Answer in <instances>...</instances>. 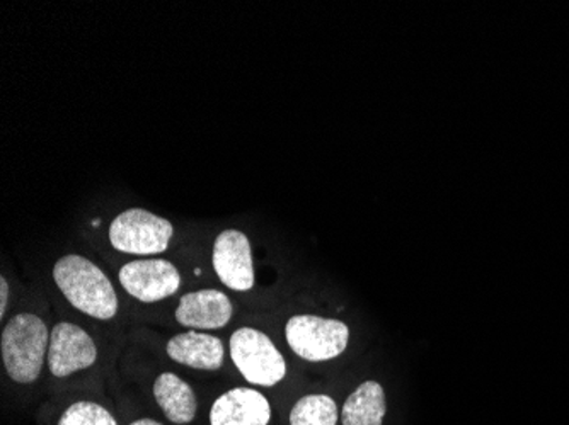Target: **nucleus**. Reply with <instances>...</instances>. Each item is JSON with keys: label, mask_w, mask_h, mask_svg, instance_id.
<instances>
[{"label": "nucleus", "mask_w": 569, "mask_h": 425, "mask_svg": "<svg viewBox=\"0 0 569 425\" xmlns=\"http://www.w3.org/2000/svg\"><path fill=\"white\" fill-rule=\"evenodd\" d=\"M53 280L70 305L98 321L118 312V296L110 277L82 255H63L53 267Z\"/></svg>", "instance_id": "f257e3e1"}, {"label": "nucleus", "mask_w": 569, "mask_h": 425, "mask_svg": "<svg viewBox=\"0 0 569 425\" xmlns=\"http://www.w3.org/2000/svg\"><path fill=\"white\" fill-rule=\"evenodd\" d=\"M50 347L47 324L34 313H19L6 324L0 351L9 378L30 385L40 378L44 356Z\"/></svg>", "instance_id": "f03ea898"}, {"label": "nucleus", "mask_w": 569, "mask_h": 425, "mask_svg": "<svg viewBox=\"0 0 569 425\" xmlns=\"http://www.w3.org/2000/svg\"><path fill=\"white\" fill-rule=\"evenodd\" d=\"M229 350L232 363L251 385L270 388L287 375L283 356L264 332L238 328L230 337Z\"/></svg>", "instance_id": "7ed1b4c3"}, {"label": "nucleus", "mask_w": 569, "mask_h": 425, "mask_svg": "<svg viewBox=\"0 0 569 425\" xmlns=\"http://www.w3.org/2000/svg\"><path fill=\"white\" fill-rule=\"evenodd\" d=\"M290 350L310 363H322L341 356L350 341L345 322L318 315H296L284 327Z\"/></svg>", "instance_id": "20e7f679"}, {"label": "nucleus", "mask_w": 569, "mask_h": 425, "mask_svg": "<svg viewBox=\"0 0 569 425\" xmlns=\"http://www.w3.org/2000/svg\"><path fill=\"white\" fill-rule=\"evenodd\" d=\"M172 235L174 226L169 220L143 208L124 210L110 226L111 245L123 254H162L168 251Z\"/></svg>", "instance_id": "39448f33"}, {"label": "nucleus", "mask_w": 569, "mask_h": 425, "mask_svg": "<svg viewBox=\"0 0 569 425\" xmlns=\"http://www.w3.org/2000/svg\"><path fill=\"white\" fill-rule=\"evenodd\" d=\"M118 280L128 295L143 303L169 298L181 286L179 271L164 259L128 262L121 267Z\"/></svg>", "instance_id": "423d86ee"}, {"label": "nucleus", "mask_w": 569, "mask_h": 425, "mask_svg": "<svg viewBox=\"0 0 569 425\" xmlns=\"http://www.w3.org/2000/svg\"><path fill=\"white\" fill-rule=\"evenodd\" d=\"M98 360L91 335L79 325L60 322L51 328L48 367L57 378H67L77 371L88 370Z\"/></svg>", "instance_id": "0eeeda50"}, {"label": "nucleus", "mask_w": 569, "mask_h": 425, "mask_svg": "<svg viewBox=\"0 0 569 425\" xmlns=\"http://www.w3.org/2000/svg\"><path fill=\"white\" fill-rule=\"evenodd\" d=\"M212 264L223 286L249 291L254 286L251 242L241 230H223L213 244Z\"/></svg>", "instance_id": "6e6552de"}, {"label": "nucleus", "mask_w": 569, "mask_h": 425, "mask_svg": "<svg viewBox=\"0 0 569 425\" xmlns=\"http://www.w3.org/2000/svg\"><path fill=\"white\" fill-rule=\"evenodd\" d=\"M174 318L183 327L217 331L232 318V302L219 290L191 291L179 300Z\"/></svg>", "instance_id": "1a4fd4ad"}, {"label": "nucleus", "mask_w": 569, "mask_h": 425, "mask_svg": "<svg viewBox=\"0 0 569 425\" xmlns=\"http://www.w3.org/2000/svg\"><path fill=\"white\" fill-rule=\"evenodd\" d=\"M270 421V402L252 388L229 389L213 402L210 411L212 425H268Z\"/></svg>", "instance_id": "9d476101"}, {"label": "nucleus", "mask_w": 569, "mask_h": 425, "mask_svg": "<svg viewBox=\"0 0 569 425\" xmlns=\"http://www.w3.org/2000/svg\"><path fill=\"white\" fill-rule=\"evenodd\" d=\"M166 351L174 363L201 371L220 370L226 356L219 337L194 331L174 335L166 345Z\"/></svg>", "instance_id": "9b49d317"}, {"label": "nucleus", "mask_w": 569, "mask_h": 425, "mask_svg": "<svg viewBox=\"0 0 569 425\" xmlns=\"http://www.w3.org/2000/svg\"><path fill=\"white\" fill-rule=\"evenodd\" d=\"M153 398L172 424L187 425L197 417V395L193 388L174 373H162L158 376L153 383Z\"/></svg>", "instance_id": "f8f14e48"}, {"label": "nucleus", "mask_w": 569, "mask_h": 425, "mask_svg": "<svg viewBox=\"0 0 569 425\" xmlns=\"http://www.w3.org/2000/svg\"><path fill=\"white\" fill-rule=\"evenodd\" d=\"M387 402L382 385L377 382L361 383L345 402L341 411L343 425H382Z\"/></svg>", "instance_id": "ddd939ff"}, {"label": "nucleus", "mask_w": 569, "mask_h": 425, "mask_svg": "<svg viewBox=\"0 0 569 425\" xmlns=\"http://www.w3.org/2000/svg\"><path fill=\"white\" fill-rule=\"evenodd\" d=\"M336 424H338V407L328 395L302 396L290 412V425Z\"/></svg>", "instance_id": "4468645a"}, {"label": "nucleus", "mask_w": 569, "mask_h": 425, "mask_svg": "<svg viewBox=\"0 0 569 425\" xmlns=\"http://www.w3.org/2000/svg\"><path fill=\"white\" fill-rule=\"evenodd\" d=\"M59 425H118L113 415L94 402H77L70 405Z\"/></svg>", "instance_id": "2eb2a0df"}, {"label": "nucleus", "mask_w": 569, "mask_h": 425, "mask_svg": "<svg viewBox=\"0 0 569 425\" xmlns=\"http://www.w3.org/2000/svg\"><path fill=\"white\" fill-rule=\"evenodd\" d=\"M9 295H11V287H9L8 280L4 276L0 277V316L4 318L8 312Z\"/></svg>", "instance_id": "dca6fc26"}, {"label": "nucleus", "mask_w": 569, "mask_h": 425, "mask_svg": "<svg viewBox=\"0 0 569 425\" xmlns=\"http://www.w3.org/2000/svg\"><path fill=\"white\" fill-rule=\"evenodd\" d=\"M130 425H162L159 422L152 421V418H139V421L132 422Z\"/></svg>", "instance_id": "f3484780"}]
</instances>
